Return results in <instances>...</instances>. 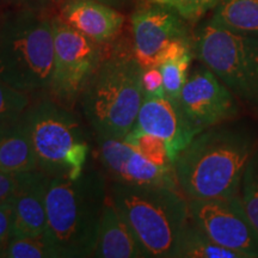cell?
I'll list each match as a JSON object with an SVG mask.
<instances>
[{"label": "cell", "mask_w": 258, "mask_h": 258, "mask_svg": "<svg viewBox=\"0 0 258 258\" xmlns=\"http://www.w3.org/2000/svg\"><path fill=\"white\" fill-rule=\"evenodd\" d=\"M133 128L161 139L165 143L172 164L198 135L185 120L178 101H173L166 96H145Z\"/></svg>", "instance_id": "obj_13"}, {"label": "cell", "mask_w": 258, "mask_h": 258, "mask_svg": "<svg viewBox=\"0 0 258 258\" xmlns=\"http://www.w3.org/2000/svg\"><path fill=\"white\" fill-rule=\"evenodd\" d=\"M109 194L131 225L145 256L176 258L180 235L190 222L189 201L178 189L111 180Z\"/></svg>", "instance_id": "obj_4"}, {"label": "cell", "mask_w": 258, "mask_h": 258, "mask_svg": "<svg viewBox=\"0 0 258 258\" xmlns=\"http://www.w3.org/2000/svg\"><path fill=\"white\" fill-rule=\"evenodd\" d=\"M4 258H55L43 235L41 237H12L6 245Z\"/></svg>", "instance_id": "obj_23"}, {"label": "cell", "mask_w": 258, "mask_h": 258, "mask_svg": "<svg viewBox=\"0 0 258 258\" xmlns=\"http://www.w3.org/2000/svg\"><path fill=\"white\" fill-rule=\"evenodd\" d=\"M178 104L196 134L224 123L239 112L231 90L206 66L196 69L188 77Z\"/></svg>", "instance_id": "obj_10"}, {"label": "cell", "mask_w": 258, "mask_h": 258, "mask_svg": "<svg viewBox=\"0 0 258 258\" xmlns=\"http://www.w3.org/2000/svg\"><path fill=\"white\" fill-rule=\"evenodd\" d=\"M54 70L51 18L12 8L0 18V79L30 95H48Z\"/></svg>", "instance_id": "obj_3"}, {"label": "cell", "mask_w": 258, "mask_h": 258, "mask_svg": "<svg viewBox=\"0 0 258 258\" xmlns=\"http://www.w3.org/2000/svg\"><path fill=\"white\" fill-rule=\"evenodd\" d=\"M31 102L30 93L12 88L0 79V123L22 117Z\"/></svg>", "instance_id": "obj_22"}, {"label": "cell", "mask_w": 258, "mask_h": 258, "mask_svg": "<svg viewBox=\"0 0 258 258\" xmlns=\"http://www.w3.org/2000/svg\"><path fill=\"white\" fill-rule=\"evenodd\" d=\"M96 140L99 160L112 182L179 189L173 166L158 165L122 139L96 135Z\"/></svg>", "instance_id": "obj_12"}, {"label": "cell", "mask_w": 258, "mask_h": 258, "mask_svg": "<svg viewBox=\"0 0 258 258\" xmlns=\"http://www.w3.org/2000/svg\"><path fill=\"white\" fill-rule=\"evenodd\" d=\"M19 173L0 171V205L12 199L19 182Z\"/></svg>", "instance_id": "obj_28"}, {"label": "cell", "mask_w": 258, "mask_h": 258, "mask_svg": "<svg viewBox=\"0 0 258 258\" xmlns=\"http://www.w3.org/2000/svg\"><path fill=\"white\" fill-rule=\"evenodd\" d=\"M54 35V70L50 97L72 108L102 62L101 44L85 36L61 16L51 18Z\"/></svg>", "instance_id": "obj_8"}, {"label": "cell", "mask_w": 258, "mask_h": 258, "mask_svg": "<svg viewBox=\"0 0 258 258\" xmlns=\"http://www.w3.org/2000/svg\"><path fill=\"white\" fill-rule=\"evenodd\" d=\"M12 220H14V213H12V202L10 200L9 202L0 205V257L11 239Z\"/></svg>", "instance_id": "obj_27"}, {"label": "cell", "mask_w": 258, "mask_h": 258, "mask_svg": "<svg viewBox=\"0 0 258 258\" xmlns=\"http://www.w3.org/2000/svg\"><path fill=\"white\" fill-rule=\"evenodd\" d=\"M37 169L50 177L77 178L86 169L90 148L79 118L49 95L32 101L24 114Z\"/></svg>", "instance_id": "obj_6"}, {"label": "cell", "mask_w": 258, "mask_h": 258, "mask_svg": "<svg viewBox=\"0 0 258 258\" xmlns=\"http://www.w3.org/2000/svg\"><path fill=\"white\" fill-rule=\"evenodd\" d=\"M257 146L256 133L244 125L224 122L206 129L173 163L179 189L189 200L239 195Z\"/></svg>", "instance_id": "obj_1"}, {"label": "cell", "mask_w": 258, "mask_h": 258, "mask_svg": "<svg viewBox=\"0 0 258 258\" xmlns=\"http://www.w3.org/2000/svg\"><path fill=\"white\" fill-rule=\"evenodd\" d=\"M61 17L99 44L114 40L124 23L123 15L99 0H66Z\"/></svg>", "instance_id": "obj_15"}, {"label": "cell", "mask_w": 258, "mask_h": 258, "mask_svg": "<svg viewBox=\"0 0 258 258\" xmlns=\"http://www.w3.org/2000/svg\"><path fill=\"white\" fill-rule=\"evenodd\" d=\"M108 196L105 177L96 169L77 178L51 177L43 237L55 258L93 256Z\"/></svg>", "instance_id": "obj_2"}, {"label": "cell", "mask_w": 258, "mask_h": 258, "mask_svg": "<svg viewBox=\"0 0 258 258\" xmlns=\"http://www.w3.org/2000/svg\"><path fill=\"white\" fill-rule=\"evenodd\" d=\"M192 53L194 51H189L183 55L172 57L158 66L163 76L165 96L173 101H178L183 86L188 79V70L192 60Z\"/></svg>", "instance_id": "obj_20"}, {"label": "cell", "mask_w": 258, "mask_h": 258, "mask_svg": "<svg viewBox=\"0 0 258 258\" xmlns=\"http://www.w3.org/2000/svg\"><path fill=\"white\" fill-rule=\"evenodd\" d=\"M143 88L145 96L148 97H163L165 96L164 91L163 76L158 67H151V69H143Z\"/></svg>", "instance_id": "obj_26"}, {"label": "cell", "mask_w": 258, "mask_h": 258, "mask_svg": "<svg viewBox=\"0 0 258 258\" xmlns=\"http://www.w3.org/2000/svg\"><path fill=\"white\" fill-rule=\"evenodd\" d=\"M240 191L245 211L258 230V146L244 172Z\"/></svg>", "instance_id": "obj_24"}, {"label": "cell", "mask_w": 258, "mask_h": 258, "mask_svg": "<svg viewBox=\"0 0 258 258\" xmlns=\"http://www.w3.org/2000/svg\"><path fill=\"white\" fill-rule=\"evenodd\" d=\"M66 0H4L5 4L11 5L12 8H21V9H32L44 11L49 6L55 4H63Z\"/></svg>", "instance_id": "obj_29"}, {"label": "cell", "mask_w": 258, "mask_h": 258, "mask_svg": "<svg viewBox=\"0 0 258 258\" xmlns=\"http://www.w3.org/2000/svg\"><path fill=\"white\" fill-rule=\"evenodd\" d=\"M99 2L104 3V4H108L114 8V6H122L123 4H125L128 0H99Z\"/></svg>", "instance_id": "obj_30"}, {"label": "cell", "mask_w": 258, "mask_h": 258, "mask_svg": "<svg viewBox=\"0 0 258 258\" xmlns=\"http://www.w3.org/2000/svg\"><path fill=\"white\" fill-rule=\"evenodd\" d=\"M92 257L144 258L145 252L131 225L118 211L109 194L103 212L98 239Z\"/></svg>", "instance_id": "obj_16"}, {"label": "cell", "mask_w": 258, "mask_h": 258, "mask_svg": "<svg viewBox=\"0 0 258 258\" xmlns=\"http://www.w3.org/2000/svg\"><path fill=\"white\" fill-rule=\"evenodd\" d=\"M147 2L173 10L185 21H198L206 12L214 9L219 0H147Z\"/></svg>", "instance_id": "obj_25"}, {"label": "cell", "mask_w": 258, "mask_h": 258, "mask_svg": "<svg viewBox=\"0 0 258 258\" xmlns=\"http://www.w3.org/2000/svg\"><path fill=\"white\" fill-rule=\"evenodd\" d=\"M123 140L137 148L144 157H146L147 159L158 164V165L173 166L172 161L170 160L169 154H167L165 143L161 139L133 128L125 135Z\"/></svg>", "instance_id": "obj_21"}, {"label": "cell", "mask_w": 258, "mask_h": 258, "mask_svg": "<svg viewBox=\"0 0 258 258\" xmlns=\"http://www.w3.org/2000/svg\"><path fill=\"white\" fill-rule=\"evenodd\" d=\"M51 177L41 170L19 173L12 196V237H41L47 227V191Z\"/></svg>", "instance_id": "obj_14"}, {"label": "cell", "mask_w": 258, "mask_h": 258, "mask_svg": "<svg viewBox=\"0 0 258 258\" xmlns=\"http://www.w3.org/2000/svg\"><path fill=\"white\" fill-rule=\"evenodd\" d=\"M191 221L221 246L241 258H258V230L239 195L189 200Z\"/></svg>", "instance_id": "obj_9"}, {"label": "cell", "mask_w": 258, "mask_h": 258, "mask_svg": "<svg viewBox=\"0 0 258 258\" xmlns=\"http://www.w3.org/2000/svg\"><path fill=\"white\" fill-rule=\"evenodd\" d=\"M212 19L230 30L258 37V0H219Z\"/></svg>", "instance_id": "obj_18"}, {"label": "cell", "mask_w": 258, "mask_h": 258, "mask_svg": "<svg viewBox=\"0 0 258 258\" xmlns=\"http://www.w3.org/2000/svg\"><path fill=\"white\" fill-rule=\"evenodd\" d=\"M37 169V160L24 115L0 123V171L25 172Z\"/></svg>", "instance_id": "obj_17"}, {"label": "cell", "mask_w": 258, "mask_h": 258, "mask_svg": "<svg viewBox=\"0 0 258 258\" xmlns=\"http://www.w3.org/2000/svg\"><path fill=\"white\" fill-rule=\"evenodd\" d=\"M194 53L241 101L258 110V37L213 19L200 29Z\"/></svg>", "instance_id": "obj_7"}, {"label": "cell", "mask_w": 258, "mask_h": 258, "mask_svg": "<svg viewBox=\"0 0 258 258\" xmlns=\"http://www.w3.org/2000/svg\"><path fill=\"white\" fill-rule=\"evenodd\" d=\"M143 67L134 54L103 59L80 101L86 121L96 135L123 140L133 129L143 105Z\"/></svg>", "instance_id": "obj_5"}, {"label": "cell", "mask_w": 258, "mask_h": 258, "mask_svg": "<svg viewBox=\"0 0 258 258\" xmlns=\"http://www.w3.org/2000/svg\"><path fill=\"white\" fill-rule=\"evenodd\" d=\"M184 21L173 10L157 4L134 12L132 16L133 54L144 70L158 67L171 44L190 40Z\"/></svg>", "instance_id": "obj_11"}, {"label": "cell", "mask_w": 258, "mask_h": 258, "mask_svg": "<svg viewBox=\"0 0 258 258\" xmlns=\"http://www.w3.org/2000/svg\"><path fill=\"white\" fill-rule=\"evenodd\" d=\"M5 3H4V0H0V18H2V16H3V14H4V11H5Z\"/></svg>", "instance_id": "obj_31"}, {"label": "cell", "mask_w": 258, "mask_h": 258, "mask_svg": "<svg viewBox=\"0 0 258 258\" xmlns=\"http://www.w3.org/2000/svg\"><path fill=\"white\" fill-rule=\"evenodd\" d=\"M176 258H241V256L215 243L190 219L180 235Z\"/></svg>", "instance_id": "obj_19"}]
</instances>
